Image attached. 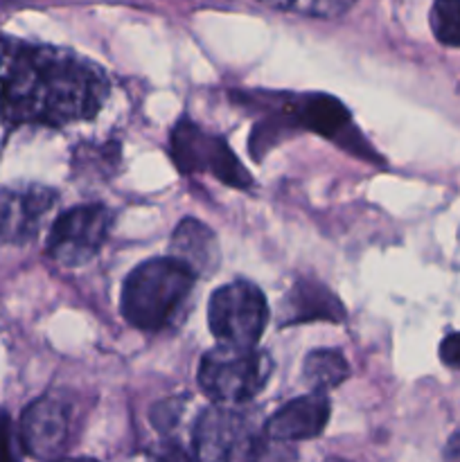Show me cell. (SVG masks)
I'll list each match as a JSON object with an SVG mask.
<instances>
[{"label": "cell", "mask_w": 460, "mask_h": 462, "mask_svg": "<svg viewBox=\"0 0 460 462\" xmlns=\"http://www.w3.org/2000/svg\"><path fill=\"white\" fill-rule=\"evenodd\" d=\"M171 255L198 275H210L219 269L221 251L216 235L198 219H183L171 235Z\"/></svg>", "instance_id": "12"}, {"label": "cell", "mask_w": 460, "mask_h": 462, "mask_svg": "<svg viewBox=\"0 0 460 462\" xmlns=\"http://www.w3.org/2000/svg\"><path fill=\"white\" fill-rule=\"evenodd\" d=\"M18 438L32 458L50 460L66 451L70 438V409L57 397H39L25 409L18 427Z\"/></svg>", "instance_id": "9"}, {"label": "cell", "mask_w": 460, "mask_h": 462, "mask_svg": "<svg viewBox=\"0 0 460 462\" xmlns=\"http://www.w3.org/2000/svg\"><path fill=\"white\" fill-rule=\"evenodd\" d=\"M185 404H188V397H170V400L161 402V404L153 406L152 424L158 431L171 433L183 420Z\"/></svg>", "instance_id": "17"}, {"label": "cell", "mask_w": 460, "mask_h": 462, "mask_svg": "<svg viewBox=\"0 0 460 462\" xmlns=\"http://www.w3.org/2000/svg\"><path fill=\"white\" fill-rule=\"evenodd\" d=\"M113 215L106 206L88 203L57 217L48 235V255L63 266H81L93 260L106 242Z\"/></svg>", "instance_id": "6"}, {"label": "cell", "mask_w": 460, "mask_h": 462, "mask_svg": "<svg viewBox=\"0 0 460 462\" xmlns=\"http://www.w3.org/2000/svg\"><path fill=\"white\" fill-rule=\"evenodd\" d=\"M54 206L57 192L45 185H14L0 189V244H30Z\"/></svg>", "instance_id": "8"}, {"label": "cell", "mask_w": 460, "mask_h": 462, "mask_svg": "<svg viewBox=\"0 0 460 462\" xmlns=\"http://www.w3.org/2000/svg\"><path fill=\"white\" fill-rule=\"evenodd\" d=\"M440 361L451 370H460V332L449 334L440 343Z\"/></svg>", "instance_id": "19"}, {"label": "cell", "mask_w": 460, "mask_h": 462, "mask_svg": "<svg viewBox=\"0 0 460 462\" xmlns=\"http://www.w3.org/2000/svg\"><path fill=\"white\" fill-rule=\"evenodd\" d=\"M282 108H287L289 120H296L305 129L316 131L325 138L341 140L343 147H350L347 143H354L356 147L359 134L352 126L347 108L338 99L329 97V95H302V97L282 104Z\"/></svg>", "instance_id": "11"}, {"label": "cell", "mask_w": 460, "mask_h": 462, "mask_svg": "<svg viewBox=\"0 0 460 462\" xmlns=\"http://www.w3.org/2000/svg\"><path fill=\"white\" fill-rule=\"evenodd\" d=\"M197 273L179 257H156L135 266L122 287L120 310L126 323L144 332L170 328L189 300Z\"/></svg>", "instance_id": "2"}, {"label": "cell", "mask_w": 460, "mask_h": 462, "mask_svg": "<svg viewBox=\"0 0 460 462\" xmlns=\"http://www.w3.org/2000/svg\"><path fill=\"white\" fill-rule=\"evenodd\" d=\"M21 438L14 429L12 418L5 411H0V462H12L21 458Z\"/></svg>", "instance_id": "18"}, {"label": "cell", "mask_w": 460, "mask_h": 462, "mask_svg": "<svg viewBox=\"0 0 460 462\" xmlns=\"http://www.w3.org/2000/svg\"><path fill=\"white\" fill-rule=\"evenodd\" d=\"M269 323V305L257 284L248 280L224 284L210 296L207 325L225 346H257Z\"/></svg>", "instance_id": "5"}, {"label": "cell", "mask_w": 460, "mask_h": 462, "mask_svg": "<svg viewBox=\"0 0 460 462\" xmlns=\"http://www.w3.org/2000/svg\"><path fill=\"white\" fill-rule=\"evenodd\" d=\"M271 445L255 418L233 404L210 406L192 424V456L201 460L266 458Z\"/></svg>", "instance_id": "4"}, {"label": "cell", "mask_w": 460, "mask_h": 462, "mask_svg": "<svg viewBox=\"0 0 460 462\" xmlns=\"http://www.w3.org/2000/svg\"><path fill=\"white\" fill-rule=\"evenodd\" d=\"M302 374L311 391L325 393L345 382L350 374V365L341 350H314L307 355L305 364H302Z\"/></svg>", "instance_id": "14"}, {"label": "cell", "mask_w": 460, "mask_h": 462, "mask_svg": "<svg viewBox=\"0 0 460 462\" xmlns=\"http://www.w3.org/2000/svg\"><path fill=\"white\" fill-rule=\"evenodd\" d=\"M284 323H309V320H338L345 319L341 300L325 284L300 280L293 284L287 300L282 302Z\"/></svg>", "instance_id": "13"}, {"label": "cell", "mask_w": 460, "mask_h": 462, "mask_svg": "<svg viewBox=\"0 0 460 462\" xmlns=\"http://www.w3.org/2000/svg\"><path fill=\"white\" fill-rule=\"evenodd\" d=\"M171 153L183 174L188 171H210L233 188L246 189L253 183L248 171L233 153V149L216 135L206 134L201 126L183 120L171 131Z\"/></svg>", "instance_id": "7"}, {"label": "cell", "mask_w": 460, "mask_h": 462, "mask_svg": "<svg viewBox=\"0 0 460 462\" xmlns=\"http://www.w3.org/2000/svg\"><path fill=\"white\" fill-rule=\"evenodd\" d=\"M273 361L255 346H225L206 352L198 365V386L219 404H246L269 383Z\"/></svg>", "instance_id": "3"}, {"label": "cell", "mask_w": 460, "mask_h": 462, "mask_svg": "<svg viewBox=\"0 0 460 462\" xmlns=\"http://www.w3.org/2000/svg\"><path fill=\"white\" fill-rule=\"evenodd\" d=\"M106 95V72L90 59L0 32V116L7 125L93 120Z\"/></svg>", "instance_id": "1"}, {"label": "cell", "mask_w": 460, "mask_h": 462, "mask_svg": "<svg viewBox=\"0 0 460 462\" xmlns=\"http://www.w3.org/2000/svg\"><path fill=\"white\" fill-rule=\"evenodd\" d=\"M260 3L280 12L300 14V16L338 18L350 12L356 0H260Z\"/></svg>", "instance_id": "15"}, {"label": "cell", "mask_w": 460, "mask_h": 462, "mask_svg": "<svg viewBox=\"0 0 460 462\" xmlns=\"http://www.w3.org/2000/svg\"><path fill=\"white\" fill-rule=\"evenodd\" d=\"M329 400L325 393L314 391L311 395L296 397L275 411L264 422L262 431L275 445L314 440L325 431L329 422Z\"/></svg>", "instance_id": "10"}, {"label": "cell", "mask_w": 460, "mask_h": 462, "mask_svg": "<svg viewBox=\"0 0 460 462\" xmlns=\"http://www.w3.org/2000/svg\"><path fill=\"white\" fill-rule=\"evenodd\" d=\"M433 36L446 48H460V0H436L431 7Z\"/></svg>", "instance_id": "16"}]
</instances>
